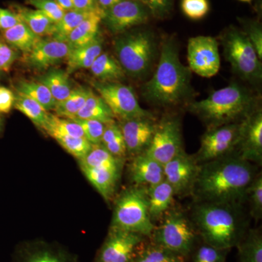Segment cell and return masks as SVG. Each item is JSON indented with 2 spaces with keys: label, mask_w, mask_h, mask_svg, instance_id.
I'll list each match as a JSON object with an SVG mask.
<instances>
[{
  "label": "cell",
  "mask_w": 262,
  "mask_h": 262,
  "mask_svg": "<svg viewBox=\"0 0 262 262\" xmlns=\"http://www.w3.org/2000/svg\"><path fill=\"white\" fill-rule=\"evenodd\" d=\"M258 173L255 164L234 152L199 164L191 196L194 203L244 205L248 187Z\"/></svg>",
  "instance_id": "1"
},
{
  "label": "cell",
  "mask_w": 262,
  "mask_h": 262,
  "mask_svg": "<svg viewBox=\"0 0 262 262\" xmlns=\"http://www.w3.org/2000/svg\"><path fill=\"white\" fill-rule=\"evenodd\" d=\"M191 215L203 244L221 249L235 247L249 229L244 204L194 203Z\"/></svg>",
  "instance_id": "2"
},
{
  "label": "cell",
  "mask_w": 262,
  "mask_h": 262,
  "mask_svg": "<svg viewBox=\"0 0 262 262\" xmlns=\"http://www.w3.org/2000/svg\"><path fill=\"white\" fill-rule=\"evenodd\" d=\"M190 72L181 62L174 40L164 41L156 70L144 85V97L155 106H174L182 102L190 94Z\"/></svg>",
  "instance_id": "3"
},
{
  "label": "cell",
  "mask_w": 262,
  "mask_h": 262,
  "mask_svg": "<svg viewBox=\"0 0 262 262\" xmlns=\"http://www.w3.org/2000/svg\"><path fill=\"white\" fill-rule=\"evenodd\" d=\"M188 110L211 128L243 121L256 110V100L246 88L231 83L189 103Z\"/></svg>",
  "instance_id": "4"
},
{
  "label": "cell",
  "mask_w": 262,
  "mask_h": 262,
  "mask_svg": "<svg viewBox=\"0 0 262 262\" xmlns=\"http://www.w3.org/2000/svg\"><path fill=\"white\" fill-rule=\"evenodd\" d=\"M155 227L149 213L147 188L134 185L119 196L111 227L149 237Z\"/></svg>",
  "instance_id": "5"
},
{
  "label": "cell",
  "mask_w": 262,
  "mask_h": 262,
  "mask_svg": "<svg viewBox=\"0 0 262 262\" xmlns=\"http://www.w3.org/2000/svg\"><path fill=\"white\" fill-rule=\"evenodd\" d=\"M150 235L151 242L186 257L195 248L198 234L192 220L182 210L170 208Z\"/></svg>",
  "instance_id": "6"
},
{
  "label": "cell",
  "mask_w": 262,
  "mask_h": 262,
  "mask_svg": "<svg viewBox=\"0 0 262 262\" xmlns=\"http://www.w3.org/2000/svg\"><path fill=\"white\" fill-rule=\"evenodd\" d=\"M117 61L125 73L141 77L147 74L156 53L154 36L149 31H139L117 38L115 42Z\"/></svg>",
  "instance_id": "7"
},
{
  "label": "cell",
  "mask_w": 262,
  "mask_h": 262,
  "mask_svg": "<svg viewBox=\"0 0 262 262\" xmlns=\"http://www.w3.org/2000/svg\"><path fill=\"white\" fill-rule=\"evenodd\" d=\"M222 46L226 59L242 80L256 83L262 77V65L256 50L243 31L231 27L222 34Z\"/></svg>",
  "instance_id": "8"
},
{
  "label": "cell",
  "mask_w": 262,
  "mask_h": 262,
  "mask_svg": "<svg viewBox=\"0 0 262 262\" xmlns=\"http://www.w3.org/2000/svg\"><path fill=\"white\" fill-rule=\"evenodd\" d=\"M94 89L107 104L115 117L120 120L137 117H153L144 110L131 88L120 82H94Z\"/></svg>",
  "instance_id": "9"
},
{
  "label": "cell",
  "mask_w": 262,
  "mask_h": 262,
  "mask_svg": "<svg viewBox=\"0 0 262 262\" xmlns=\"http://www.w3.org/2000/svg\"><path fill=\"white\" fill-rule=\"evenodd\" d=\"M184 150L181 121L178 117L170 116L157 122L152 139L144 152L164 165Z\"/></svg>",
  "instance_id": "10"
},
{
  "label": "cell",
  "mask_w": 262,
  "mask_h": 262,
  "mask_svg": "<svg viewBox=\"0 0 262 262\" xmlns=\"http://www.w3.org/2000/svg\"><path fill=\"white\" fill-rule=\"evenodd\" d=\"M241 122L207 129L202 136L201 145L193 155L196 163L202 164L232 154L238 142Z\"/></svg>",
  "instance_id": "11"
},
{
  "label": "cell",
  "mask_w": 262,
  "mask_h": 262,
  "mask_svg": "<svg viewBox=\"0 0 262 262\" xmlns=\"http://www.w3.org/2000/svg\"><path fill=\"white\" fill-rule=\"evenodd\" d=\"M187 61L189 70L205 78H210L220 70L219 42L211 36H196L188 41Z\"/></svg>",
  "instance_id": "12"
},
{
  "label": "cell",
  "mask_w": 262,
  "mask_h": 262,
  "mask_svg": "<svg viewBox=\"0 0 262 262\" xmlns=\"http://www.w3.org/2000/svg\"><path fill=\"white\" fill-rule=\"evenodd\" d=\"M199 164L185 150L163 165L164 177L173 187L175 196L191 195Z\"/></svg>",
  "instance_id": "13"
},
{
  "label": "cell",
  "mask_w": 262,
  "mask_h": 262,
  "mask_svg": "<svg viewBox=\"0 0 262 262\" xmlns=\"http://www.w3.org/2000/svg\"><path fill=\"white\" fill-rule=\"evenodd\" d=\"M145 238L140 234L111 227L96 262H130Z\"/></svg>",
  "instance_id": "14"
},
{
  "label": "cell",
  "mask_w": 262,
  "mask_h": 262,
  "mask_svg": "<svg viewBox=\"0 0 262 262\" xmlns=\"http://www.w3.org/2000/svg\"><path fill=\"white\" fill-rule=\"evenodd\" d=\"M149 15V11L139 0H122L105 10L102 21L110 32L120 34L145 24Z\"/></svg>",
  "instance_id": "15"
},
{
  "label": "cell",
  "mask_w": 262,
  "mask_h": 262,
  "mask_svg": "<svg viewBox=\"0 0 262 262\" xmlns=\"http://www.w3.org/2000/svg\"><path fill=\"white\" fill-rule=\"evenodd\" d=\"M250 163H262V113L256 110L241 121L238 142L234 151Z\"/></svg>",
  "instance_id": "16"
},
{
  "label": "cell",
  "mask_w": 262,
  "mask_h": 262,
  "mask_svg": "<svg viewBox=\"0 0 262 262\" xmlns=\"http://www.w3.org/2000/svg\"><path fill=\"white\" fill-rule=\"evenodd\" d=\"M121 122L120 127L127 154L134 157L144 152L151 142L156 127L154 117H137Z\"/></svg>",
  "instance_id": "17"
},
{
  "label": "cell",
  "mask_w": 262,
  "mask_h": 262,
  "mask_svg": "<svg viewBox=\"0 0 262 262\" xmlns=\"http://www.w3.org/2000/svg\"><path fill=\"white\" fill-rule=\"evenodd\" d=\"M71 50L65 41L41 39L29 53V65L36 70H46L67 58Z\"/></svg>",
  "instance_id": "18"
},
{
  "label": "cell",
  "mask_w": 262,
  "mask_h": 262,
  "mask_svg": "<svg viewBox=\"0 0 262 262\" xmlns=\"http://www.w3.org/2000/svg\"><path fill=\"white\" fill-rule=\"evenodd\" d=\"M129 171L132 182L141 187H151L165 179L163 165L145 152L134 157Z\"/></svg>",
  "instance_id": "19"
},
{
  "label": "cell",
  "mask_w": 262,
  "mask_h": 262,
  "mask_svg": "<svg viewBox=\"0 0 262 262\" xmlns=\"http://www.w3.org/2000/svg\"><path fill=\"white\" fill-rule=\"evenodd\" d=\"M147 194L150 218L155 223L172 208L175 193L173 187L164 179L159 184L147 188Z\"/></svg>",
  "instance_id": "20"
},
{
  "label": "cell",
  "mask_w": 262,
  "mask_h": 262,
  "mask_svg": "<svg viewBox=\"0 0 262 262\" xmlns=\"http://www.w3.org/2000/svg\"><path fill=\"white\" fill-rule=\"evenodd\" d=\"M104 11L101 8H96L88 18L79 24L69 34L66 42L72 49L84 46L98 37L100 24L102 22Z\"/></svg>",
  "instance_id": "21"
},
{
  "label": "cell",
  "mask_w": 262,
  "mask_h": 262,
  "mask_svg": "<svg viewBox=\"0 0 262 262\" xmlns=\"http://www.w3.org/2000/svg\"><path fill=\"white\" fill-rule=\"evenodd\" d=\"M103 51V40L98 37L91 42L71 50L67 57L68 75L82 69H90Z\"/></svg>",
  "instance_id": "22"
},
{
  "label": "cell",
  "mask_w": 262,
  "mask_h": 262,
  "mask_svg": "<svg viewBox=\"0 0 262 262\" xmlns=\"http://www.w3.org/2000/svg\"><path fill=\"white\" fill-rule=\"evenodd\" d=\"M82 172L88 180L106 201H110L116 190L120 172L82 167Z\"/></svg>",
  "instance_id": "23"
},
{
  "label": "cell",
  "mask_w": 262,
  "mask_h": 262,
  "mask_svg": "<svg viewBox=\"0 0 262 262\" xmlns=\"http://www.w3.org/2000/svg\"><path fill=\"white\" fill-rule=\"evenodd\" d=\"M80 160V168L106 169L121 172L123 160L113 156L101 144H92L91 149Z\"/></svg>",
  "instance_id": "24"
},
{
  "label": "cell",
  "mask_w": 262,
  "mask_h": 262,
  "mask_svg": "<svg viewBox=\"0 0 262 262\" xmlns=\"http://www.w3.org/2000/svg\"><path fill=\"white\" fill-rule=\"evenodd\" d=\"M89 70L101 82H117L125 77V71L119 61L111 55L103 52L95 60Z\"/></svg>",
  "instance_id": "25"
},
{
  "label": "cell",
  "mask_w": 262,
  "mask_h": 262,
  "mask_svg": "<svg viewBox=\"0 0 262 262\" xmlns=\"http://www.w3.org/2000/svg\"><path fill=\"white\" fill-rule=\"evenodd\" d=\"M77 118L98 120L104 124L115 122V116L103 98L89 89L83 106L77 114Z\"/></svg>",
  "instance_id": "26"
},
{
  "label": "cell",
  "mask_w": 262,
  "mask_h": 262,
  "mask_svg": "<svg viewBox=\"0 0 262 262\" xmlns=\"http://www.w3.org/2000/svg\"><path fill=\"white\" fill-rule=\"evenodd\" d=\"M130 262H184V258L150 241L141 243Z\"/></svg>",
  "instance_id": "27"
},
{
  "label": "cell",
  "mask_w": 262,
  "mask_h": 262,
  "mask_svg": "<svg viewBox=\"0 0 262 262\" xmlns=\"http://www.w3.org/2000/svg\"><path fill=\"white\" fill-rule=\"evenodd\" d=\"M241 262H262V235L259 229H248L235 246Z\"/></svg>",
  "instance_id": "28"
},
{
  "label": "cell",
  "mask_w": 262,
  "mask_h": 262,
  "mask_svg": "<svg viewBox=\"0 0 262 262\" xmlns=\"http://www.w3.org/2000/svg\"><path fill=\"white\" fill-rule=\"evenodd\" d=\"M5 40L24 53H29L42 38L34 34L24 22L3 31Z\"/></svg>",
  "instance_id": "29"
},
{
  "label": "cell",
  "mask_w": 262,
  "mask_h": 262,
  "mask_svg": "<svg viewBox=\"0 0 262 262\" xmlns=\"http://www.w3.org/2000/svg\"><path fill=\"white\" fill-rule=\"evenodd\" d=\"M68 75L65 71L52 69L39 77L38 81L48 88L57 103L64 100L72 92Z\"/></svg>",
  "instance_id": "30"
},
{
  "label": "cell",
  "mask_w": 262,
  "mask_h": 262,
  "mask_svg": "<svg viewBox=\"0 0 262 262\" xmlns=\"http://www.w3.org/2000/svg\"><path fill=\"white\" fill-rule=\"evenodd\" d=\"M16 92L37 101L45 110H54L56 101L49 90L39 81L20 80L15 86Z\"/></svg>",
  "instance_id": "31"
},
{
  "label": "cell",
  "mask_w": 262,
  "mask_h": 262,
  "mask_svg": "<svg viewBox=\"0 0 262 262\" xmlns=\"http://www.w3.org/2000/svg\"><path fill=\"white\" fill-rule=\"evenodd\" d=\"M16 13L22 21L39 37L53 35L56 24L42 12L22 8H19Z\"/></svg>",
  "instance_id": "32"
},
{
  "label": "cell",
  "mask_w": 262,
  "mask_h": 262,
  "mask_svg": "<svg viewBox=\"0 0 262 262\" xmlns=\"http://www.w3.org/2000/svg\"><path fill=\"white\" fill-rule=\"evenodd\" d=\"M13 106L40 128L42 129L48 121L49 113L47 110H45L37 101L24 95L17 93Z\"/></svg>",
  "instance_id": "33"
},
{
  "label": "cell",
  "mask_w": 262,
  "mask_h": 262,
  "mask_svg": "<svg viewBox=\"0 0 262 262\" xmlns=\"http://www.w3.org/2000/svg\"><path fill=\"white\" fill-rule=\"evenodd\" d=\"M89 89L83 87L72 89L71 94L55 106L56 115L68 119L75 118L85 102Z\"/></svg>",
  "instance_id": "34"
},
{
  "label": "cell",
  "mask_w": 262,
  "mask_h": 262,
  "mask_svg": "<svg viewBox=\"0 0 262 262\" xmlns=\"http://www.w3.org/2000/svg\"><path fill=\"white\" fill-rule=\"evenodd\" d=\"M42 130L54 139L57 136L84 137L83 131L77 122L49 113L48 121Z\"/></svg>",
  "instance_id": "35"
},
{
  "label": "cell",
  "mask_w": 262,
  "mask_h": 262,
  "mask_svg": "<svg viewBox=\"0 0 262 262\" xmlns=\"http://www.w3.org/2000/svg\"><path fill=\"white\" fill-rule=\"evenodd\" d=\"M101 145L113 156L123 160L126 157L127 149L120 125L116 122L106 124L103 131Z\"/></svg>",
  "instance_id": "36"
},
{
  "label": "cell",
  "mask_w": 262,
  "mask_h": 262,
  "mask_svg": "<svg viewBox=\"0 0 262 262\" xmlns=\"http://www.w3.org/2000/svg\"><path fill=\"white\" fill-rule=\"evenodd\" d=\"M95 9L89 10V11H82V10H77L66 11L61 20L55 24L54 32H53V35H52L53 39L65 41L66 42V39H67L69 34L79 24L82 23L84 19L88 18Z\"/></svg>",
  "instance_id": "37"
},
{
  "label": "cell",
  "mask_w": 262,
  "mask_h": 262,
  "mask_svg": "<svg viewBox=\"0 0 262 262\" xmlns=\"http://www.w3.org/2000/svg\"><path fill=\"white\" fill-rule=\"evenodd\" d=\"M249 204V215L256 220L262 216V176L258 173L248 187L246 203Z\"/></svg>",
  "instance_id": "38"
},
{
  "label": "cell",
  "mask_w": 262,
  "mask_h": 262,
  "mask_svg": "<svg viewBox=\"0 0 262 262\" xmlns=\"http://www.w3.org/2000/svg\"><path fill=\"white\" fill-rule=\"evenodd\" d=\"M54 139L67 152L79 160L83 158L92 146V144L84 137L57 136Z\"/></svg>",
  "instance_id": "39"
},
{
  "label": "cell",
  "mask_w": 262,
  "mask_h": 262,
  "mask_svg": "<svg viewBox=\"0 0 262 262\" xmlns=\"http://www.w3.org/2000/svg\"><path fill=\"white\" fill-rule=\"evenodd\" d=\"M71 120H74L80 125L83 131L84 137L91 144H101L106 124L98 120H86V119H80L77 117Z\"/></svg>",
  "instance_id": "40"
},
{
  "label": "cell",
  "mask_w": 262,
  "mask_h": 262,
  "mask_svg": "<svg viewBox=\"0 0 262 262\" xmlns=\"http://www.w3.org/2000/svg\"><path fill=\"white\" fill-rule=\"evenodd\" d=\"M229 251L203 244L194 251L192 262H225Z\"/></svg>",
  "instance_id": "41"
},
{
  "label": "cell",
  "mask_w": 262,
  "mask_h": 262,
  "mask_svg": "<svg viewBox=\"0 0 262 262\" xmlns=\"http://www.w3.org/2000/svg\"><path fill=\"white\" fill-rule=\"evenodd\" d=\"M27 3L42 12L55 24L61 20L66 12L54 0H27Z\"/></svg>",
  "instance_id": "42"
},
{
  "label": "cell",
  "mask_w": 262,
  "mask_h": 262,
  "mask_svg": "<svg viewBox=\"0 0 262 262\" xmlns=\"http://www.w3.org/2000/svg\"><path fill=\"white\" fill-rule=\"evenodd\" d=\"M181 7L184 14L192 20L204 18L210 9L208 0H182Z\"/></svg>",
  "instance_id": "43"
},
{
  "label": "cell",
  "mask_w": 262,
  "mask_h": 262,
  "mask_svg": "<svg viewBox=\"0 0 262 262\" xmlns=\"http://www.w3.org/2000/svg\"><path fill=\"white\" fill-rule=\"evenodd\" d=\"M149 14L158 18L166 17L171 10L172 0H139Z\"/></svg>",
  "instance_id": "44"
},
{
  "label": "cell",
  "mask_w": 262,
  "mask_h": 262,
  "mask_svg": "<svg viewBox=\"0 0 262 262\" xmlns=\"http://www.w3.org/2000/svg\"><path fill=\"white\" fill-rule=\"evenodd\" d=\"M250 42L256 50L260 59L262 58V29L261 26L256 22L251 21L246 24L244 32Z\"/></svg>",
  "instance_id": "45"
},
{
  "label": "cell",
  "mask_w": 262,
  "mask_h": 262,
  "mask_svg": "<svg viewBox=\"0 0 262 262\" xmlns=\"http://www.w3.org/2000/svg\"><path fill=\"white\" fill-rule=\"evenodd\" d=\"M23 262H68L61 255L49 251L39 250L29 253Z\"/></svg>",
  "instance_id": "46"
},
{
  "label": "cell",
  "mask_w": 262,
  "mask_h": 262,
  "mask_svg": "<svg viewBox=\"0 0 262 262\" xmlns=\"http://www.w3.org/2000/svg\"><path fill=\"white\" fill-rule=\"evenodd\" d=\"M18 58L16 52L10 46L0 41V71L7 72L10 70Z\"/></svg>",
  "instance_id": "47"
},
{
  "label": "cell",
  "mask_w": 262,
  "mask_h": 262,
  "mask_svg": "<svg viewBox=\"0 0 262 262\" xmlns=\"http://www.w3.org/2000/svg\"><path fill=\"white\" fill-rule=\"evenodd\" d=\"M21 22H23L21 18L17 13L0 8V29L2 30L5 31L12 28Z\"/></svg>",
  "instance_id": "48"
},
{
  "label": "cell",
  "mask_w": 262,
  "mask_h": 262,
  "mask_svg": "<svg viewBox=\"0 0 262 262\" xmlns=\"http://www.w3.org/2000/svg\"><path fill=\"white\" fill-rule=\"evenodd\" d=\"M15 95L10 90L0 87V113H10L14 105Z\"/></svg>",
  "instance_id": "49"
},
{
  "label": "cell",
  "mask_w": 262,
  "mask_h": 262,
  "mask_svg": "<svg viewBox=\"0 0 262 262\" xmlns=\"http://www.w3.org/2000/svg\"><path fill=\"white\" fill-rule=\"evenodd\" d=\"M74 10L89 11L97 8L96 0H72Z\"/></svg>",
  "instance_id": "50"
},
{
  "label": "cell",
  "mask_w": 262,
  "mask_h": 262,
  "mask_svg": "<svg viewBox=\"0 0 262 262\" xmlns=\"http://www.w3.org/2000/svg\"><path fill=\"white\" fill-rule=\"evenodd\" d=\"M121 1L122 0H96V3L98 8L105 11Z\"/></svg>",
  "instance_id": "51"
},
{
  "label": "cell",
  "mask_w": 262,
  "mask_h": 262,
  "mask_svg": "<svg viewBox=\"0 0 262 262\" xmlns=\"http://www.w3.org/2000/svg\"><path fill=\"white\" fill-rule=\"evenodd\" d=\"M54 1L65 11L74 10L72 0H54Z\"/></svg>",
  "instance_id": "52"
},
{
  "label": "cell",
  "mask_w": 262,
  "mask_h": 262,
  "mask_svg": "<svg viewBox=\"0 0 262 262\" xmlns=\"http://www.w3.org/2000/svg\"><path fill=\"white\" fill-rule=\"evenodd\" d=\"M2 125H3V120H2L1 117H0V130L2 128Z\"/></svg>",
  "instance_id": "53"
},
{
  "label": "cell",
  "mask_w": 262,
  "mask_h": 262,
  "mask_svg": "<svg viewBox=\"0 0 262 262\" xmlns=\"http://www.w3.org/2000/svg\"><path fill=\"white\" fill-rule=\"evenodd\" d=\"M239 1L245 2V3H249V2H251V0H239Z\"/></svg>",
  "instance_id": "54"
}]
</instances>
